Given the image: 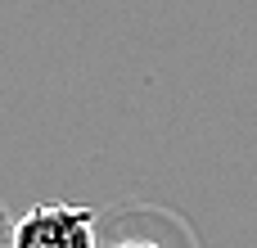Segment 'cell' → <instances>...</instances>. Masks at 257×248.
Returning a JSON list of instances; mask_svg holds the SVG:
<instances>
[{"label": "cell", "instance_id": "obj_1", "mask_svg": "<svg viewBox=\"0 0 257 248\" xmlns=\"http://www.w3.org/2000/svg\"><path fill=\"white\" fill-rule=\"evenodd\" d=\"M14 248H99V217L81 203H36L14 221Z\"/></svg>", "mask_w": 257, "mask_h": 248}, {"label": "cell", "instance_id": "obj_2", "mask_svg": "<svg viewBox=\"0 0 257 248\" xmlns=\"http://www.w3.org/2000/svg\"><path fill=\"white\" fill-rule=\"evenodd\" d=\"M99 248H185V239H172V235H163V230L122 221V230H117L113 239H99Z\"/></svg>", "mask_w": 257, "mask_h": 248}, {"label": "cell", "instance_id": "obj_3", "mask_svg": "<svg viewBox=\"0 0 257 248\" xmlns=\"http://www.w3.org/2000/svg\"><path fill=\"white\" fill-rule=\"evenodd\" d=\"M14 221L18 217H9V208L0 203V248H14Z\"/></svg>", "mask_w": 257, "mask_h": 248}]
</instances>
